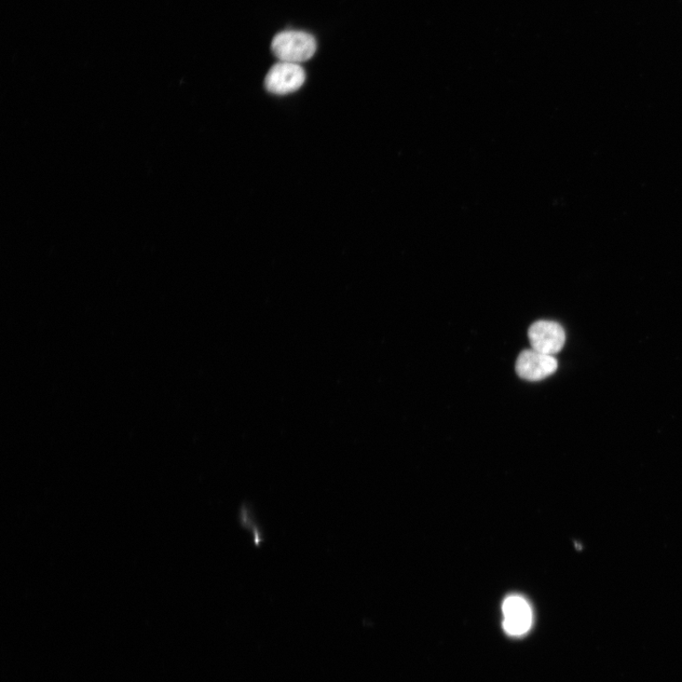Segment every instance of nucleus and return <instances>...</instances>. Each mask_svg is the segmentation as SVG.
Wrapping results in <instances>:
<instances>
[{
    "mask_svg": "<svg viewBox=\"0 0 682 682\" xmlns=\"http://www.w3.org/2000/svg\"><path fill=\"white\" fill-rule=\"evenodd\" d=\"M271 50L280 61L299 64L314 57L317 41L306 32L284 31L273 38Z\"/></svg>",
    "mask_w": 682,
    "mask_h": 682,
    "instance_id": "f257e3e1",
    "label": "nucleus"
},
{
    "mask_svg": "<svg viewBox=\"0 0 682 682\" xmlns=\"http://www.w3.org/2000/svg\"><path fill=\"white\" fill-rule=\"evenodd\" d=\"M306 77L301 65L281 61L270 68L265 79V87L270 93L286 95L301 89Z\"/></svg>",
    "mask_w": 682,
    "mask_h": 682,
    "instance_id": "f03ea898",
    "label": "nucleus"
},
{
    "mask_svg": "<svg viewBox=\"0 0 682 682\" xmlns=\"http://www.w3.org/2000/svg\"><path fill=\"white\" fill-rule=\"evenodd\" d=\"M528 337L531 349L549 356H554L561 352L566 341L563 327L549 321H539L531 324Z\"/></svg>",
    "mask_w": 682,
    "mask_h": 682,
    "instance_id": "7ed1b4c3",
    "label": "nucleus"
},
{
    "mask_svg": "<svg viewBox=\"0 0 682 682\" xmlns=\"http://www.w3.org/2000/svg\"><path fill=\"white\" fill-rule=\"evenodd\" d=\"M504 631L510 636L525 635L533 624V611L526 600L520 595H511L502 605Z\"/></svg>",
    "mask_w": 682,
    "mask_h": 682,
    "instance_id": "20e7f679",
    "label": "nucleus"
},
{
    "mask_svg": "<svg viewBox=\"0 0 682 682\" xmlns=\"http://www.w3.org/2000/svg\"><path fill=\"white\" fill-rule=\"evenodd\" d=\"M558 363L554 356L545 354L534 349L524 350L515 362L518 376L528 381H539L554 374Z\"/></svg>",
    "mask_w": 682,
    "mask_h": 682,
    "instance_id": "39448f33",
    "label": "nucleus"
}]
</instances>
